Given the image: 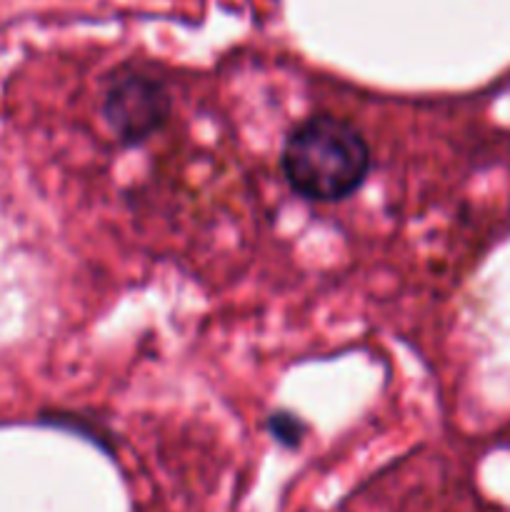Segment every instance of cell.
I'll return each instance as SVG.
<instances>
[{
    "instance_id": "6da1fadb",
    "label": "cell",
    "mask_w": 510,
    "mask_h": 512,
    "mask_svg": "<svg viewBox=\"0 0 510 512\" xmlns=\"http://www.w3.org/2000/svg\"><path fill=\"white\" fill-rule=\"evenodd\" d=\"M283 173L290 188L308 200L335 203L363 185L370 148L358 128L333 115H310L283 145Z\"/></svg>"
},
{
    "instance_id": "7a4b0ae2",
    "label": "cell",
    "mask_w": 510,
    "mask_h": 512,
    "mask_svg": "<svg viewBox=\"0 0 510 512\" xmlns=\"http://www.w3.org/2000/svg\"><path fill=\"white\" fill-rule=\"evenodd\" d=\"M170 113L173 100L165 85L138 70L115 75L105 88V125L125 145H138L153 138L168 123Z\"/></svg>"
},
{
    "instance_id": "3957f363",
    "label": "cell",
    "mask_w": 510,
    "mask_h": 512,
    "mask_svg": "<svg viewBox=\"0 0 510 512\" xmlns=\"http://www.w3.org/2000/svg\"><path fill=\"white\" fill-rule=\"evenodd\" d=\"M268 430L280 445H285V448H298V445L303 443V438H305V423H303V420H300L298 415H293V413H285V410L270 415Z\"/></svg>"
}]
</instances>
